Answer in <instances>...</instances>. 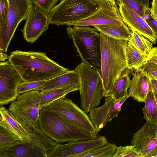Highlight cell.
I'll return each instance as SVG.
<instances>
[{
  "label": "cell",
  "mask_w": 157,
  "mask_h": 157,
  "mask_svg": "<svg viewBox=\"0 0 157 157\" xmlns=\"http://www.w3.org/2000/svg\"><path fill=\"white\" fill-rule=\"evenodd\" d=\"M8 59L21 76L22 82L47 80L69 70L44 52L17 50L11 52Z\"/></svg>",
  "instance_id": "6da1fadb"
},
{
  "label": "cell",
  "mask_w": 157,
  "mask_h": 157,
  "mask_svg": "<svg viewBox=\"0 0 157 157\" xmlns=\"http://www.w3.org/2000/svg\"><path fill=\"white\" fill-rule=\"evenodd\" d=\"M100 37V73L103 84V97H106L127 69L125 49L128 41L114 39L101 33Z\"/></svg>",
  "instance_id": "7a4b0ae2"
},
{
  "label": "cell",
  "mask_w": 157,
  "mask_h": 157,
  "mask_svg": "<svg viewBox=\"0 0 157 157\" xmlns=\"http://www.w3.org/2000/svg\"><path fill=\"white\" fill-rule=\"evenodd\" d=\"M38 127L43 132L59 143L91 140L98 135L82 129L47 106L40 111Z\"/></svg>",
  "instance_id": "3957f363"
},
{
  "label": "cell",
  "mask_w": 157,
  "mask_h": 157,
  "mask_svg": "<svg viewBox=\"0 0 157 157\" xmlns=\"http://www.w3.org/2000/svg\"><path fill=\"white\" fill-rule=\"evenodd\" d=\"M67 32L72 39L82 62L100 71L101 43L100 32L88 26L69 27Z\"/></svg>",
  "instance_id": "277c9868"
},
{
  "label": "cell",
  "mask_w": 157,
  "mask_h": 157,
  "mask_svg": "<svg viewBox=\"0 0 157 157\" xmlns=\"http://www.w3.org/2000/svg\"><path fill=\"white\" fill-rule=\"evenodd\" d=\"M78 73L80 108L89 113L100 104L103 86L100 71L82 62L75 67Z\"/></svg>",
  "instance_id": "5b68a950"
},
{
  "label": "cell",
  "mask_w": 157,
  "mask_h": 157,
  "mask_svg": "<svg viewBox=\"0 0 157 157\" xmlns=\"http://www.w3.org/2000/svg\"><path fill=\"white\" fill-rule=\"evenodd\" d=\"M100 4L94 0H61L48 14L50 24L73 25L95 12Z\"/></svg>",
  "instance_id": "8992f818"
},
{
  "label": "cell",
  "mask_w": 157,
  "mask_h": 157,
  "mask_svg": "<svg viewBox=\"0 0 157 157\" xmlns=\"http://www.w3.org/2000/svg\"><path fill=\"white\" fill-rule=\"evenodd\" d=\"M41 91L33 90L19 94L8 109L29 132L38 127Z\"/></svg>",
  "instance_id": "52a82bcc"
},
{
  "label": "cell",
  "mask_w": 157,
  "mask_h": 157,
  "mask_svg": "<svg viewBox=\"0 0 157 157\" xmlns=\"http://www.w3.org/2000/svg\"><path fill=\"white\" fill-rule=\"evenodd\" d=\"M31 140L0 149V157H47L59 143L43 132L39 127L30 132Z\"/></svg>",
  "instance_id": "ba28073f"
},
{
  "label": "cell",
  "mask_w": 157,
  "mask_h": 157,
  "mask_svg": "<svg viewBox=\"0 0 157 157\" xmlns=\"http://www.w3.org/2000/svg\"><path fill=\"white\" fill-rule=\"evenodd\" d=\"M46 106L82 129L98 134V132L86 112L71 99L65 97L52 102Z\"/></svg>",
  "instance_id": "9c48e42d"
},
{
  "label": "cell",
  "mask_w": 157,
  "mask_h": 157,
  "mask_svg": "<svg viewBox=\"0 0 157 157\" xmlns=\"http://www.w3.org/2000/svg\"><path fill=\"white\" fill-rule=\"evenodd\" d=\"M8 12L6 24L0 33V52H6L18 25L26 19L31 6V0H8Z\"/></svg>",
  "instance_id": "30bf717a"
},
{
  "label": "cell",
  "mask_w": 157,
  "mask_h": 157,
  "mask_svg": "<svg viewBox=\"0 0 157 157\" xmlns=\"http://www.w3.org/2000/svg\"><path fill=\"white\" fill-rule=\"evenodd\" d=\"M22 78L10 61L0 63V105H7L15 100Z\"/></svg>",
  "instance_id": "8fae6325"
},
{
  "label": "cell",
  "mask_w": 157,
  "mask_h": 157,
  "mask_svg": "<svg viewBox=\"0 0 157 157\" xmlns=\"http://www.w3.org/2000/svg\"><path fill=\"white\" fill-rule=\"evenodd\" d=\"M131 144L141 155V157L157 156V124L146 121L135 132Z\"/></svg>",
  "instance_id": "7c38bea8"
},
{
  "label": "cell",
  "mask_w": 157,
  "mask_h": 157,
  "mask_svg": "<svg viewBox=\"0 0 157 157\" xmlns=\"http://www.w3.org/2000/svg\"><path fill=\"white\" fill-rule=\"evenodd\" d=\"M49 24L48 15L35 4L32 5L21 30L24 39L29 43L34 42L48 29Z\"/></svg>",
  "instance_id": "4fadbf2b"
},
{
  "label": "cell",
  "mask_w": 157,
  "mask_h": 157,
  "mask_svg": "<svg viewBox=\"0 0 157 157\" xmlns=\"http://www.w3.org/2000/svg\"><path fill=\"white\" fill-rule=\"evenodd\" d=\"M108 143L105 136L98 135L93 139L70 142L65 144H59L49 152L47 157H78Z\"/></svg>",
  "instance_id": "5bb4252c"
},
{
  "label": "cell",
  "mask_w": 157,
  "mask_h": 157,
  "mask_svg": "<svg viewBox=\"0 0 157 157\" xmlns=\"http://www.w3.org/2000/svg\"><path fill=\"white\" fill-rule=\"evenodd\" d=\"M130 96L128 94L118 99L107 97L102 106L89 112L88 116L98 132L108 122L117 117L122 105Z\"/></svg>",
  "instance_id": "9a60e30c"
},
{
  "label": "cell",
  "mask_w": 157,
  "mask_h": 157,
  "mask_svg": "<svg viewBox=\"0 0 157 157\" xmlns=\"http://www.w3.org/2000/svg\"><path fill=\"white\" fill-rule=\"evenodd\" d=\"M117 5L101 3L98 8L88 17L75 23L73 26H101L124 24Z\"/></svg>",
  "instance_id": "2e32d148"
},
{
  "label": "cell",
  "mask_w": 157,
  "mask_h": 157,
  "mask_svg": "<svg viewBox=\"0 0 157 157\" xmlns=\"http://www.w3.org/2000/svg\"><path fill=\"white\" fill-rule=\"evenodd\" d=\"M123 21L131 31H135L148 39L153 44L157 41L156 37L144 18L127 6L117 4Z\"/></svg>",
  "instance_id": "e0dca14e"
},
{
  "label": "cell",
  "mask_w": 157,
  "mask_h": 157,
  "mask_svg": "<svg viewBox=\"0 0 157 157\" xmlns=\"http://www.w3.org/2000/svg\"><path fill=\"white\" fill-rule=\"evenodd\" d=\"M0 126L17 136L23 143L29 142L32 134L22 125L8 109L1 106Z\"/></svg>",
  "instance_id": "ac0fdd59"
},
{
  "label": "cell",
  "mask_w": 157,
  "mask_h": 157,
  "mask_svg": "<svg viewBox=\"0 0 157 157\" xmlns=\"http://www.w3.org/2000/svg\"><path fill=\"white\" fill-rule=\"evenodd\" d=\"M132 77L128 93L134 100L145 102L151 87L148 76L146 73L137 71L132 72Z\"/></svg>",
  "instance_id": "d6986e66"
},
{
  "label": "cell",
  "mask_w": 157,
  "mask_h": 157,
  "mask_svg": "<svg viewBox=\"0 0 157 157\" xmlns=\"http://www.w3.org/2000/svg\"><path fill=\"white\" fill-rule=\"evenodd\" d=\"M73 85H79L78 73L76 68L46 80L42 85L35 90L45 91Z\"/></svg>",
  "instance_id": "ffe728a7"
},
{
  "label": "cell",
  "mask_w": 157,
  "mask_h": 157,
  "mask_svg": "<svg viewBox=\"0 0 157 157\" xmlns=\"http://www.w3.org/2000/svg\"><path fill=\"white\" fill-rule=\"evenodd\" d=\"M79 85H73L45 91H41V98L39 109L41 110L52 102L64 98L68 93L79 90Z\"/></svg>",
  "instance_id": "44dd1931"
},
{
  "label": "cell",
  "mask_w": 157,
  "mask_h": 157,
  "mask_svg": "<svg viewBox=\"0 0 157 157\" xmlns=\"http://www.w3.org/2000/svg\"><path fill=\"white\" fill-rule=\"evenodd\" d=\"M100 33L117 39L129 41L132 37L131 31L125 23L122 25L95 26Z\"/></svg>",
  "instance_id": "7402d4cb"
},
{
  "label": "cell",
  "mask_w": 157,
  "mask_h": 157,
  "mask_svg": "<svg viewBox=\"0 0 157 157\" xmlns=\"http://www.w3.org/2000/svg\"><path fill=\"white\" fill-rule=\"evenodd\" d=\"M129 74V71H127L122 73L106 97L110 96L115 99H118L129 94L127 90L130 87L131 80Z\"/></svg>",
  "instance_id": "603a6c76"
},
{
  "label": "cell",
  "mask_w": 157,
  "mask_h": 157,
  "mask_svg": "<svg viewBox=\"0 0 157 157\" xmlns=\"http://www.w3.org/2000/svg\"><path fill=\"white\" fill-rule=\"evenodd\" d=\"M127 69H136L145 61L147 55L142 54L129 41L125 49Z\"/></svg>",
  "instance_id": "cb8c5ba5"
},
{
  "label": "cell",
  "mask_w": 157,
  "mask_h": 157,
  "mask_svg": "<svg viewBox=\"0 0 157 157\" xmlns=\"http://www.w3.org/2000/svg\"><path fill=\"white\" fill-rule=\"evenodd\" d=\"M145 103L144 106L142 109L144 118L146 121L157 124V104L152 85L147 95Z\"/></svg>",
  "instance_id": "d4e9b609"
},
{
  "label": "cell",
  "mask_w": 157,
  "mask_h": 157,
  "mask_svg": "<svg viewBox=\"0 0 157 157\" xmlns=\"http://www.w3.org/2000/svg\"><path fill=\"white\" fill-rule=\"evenodd\" d=\"M132 37L129 41L142 54L147 55L153 47V43L138 33L131 31Z\"/></svg>",
  "instance_id": "484cf974"
},
{
  "label": "cell",
  "mask_w": 157,
  "mask_h": 157,
  "mask_svg": "<svg viewBox=\"0 0 157 157\" xmlns=\"http://www.w3.org/2000/svg\"><path fill=\"white\" fill-rule=\"evenodd\" d=\"M117 147L115 144L108 143L103 146L81 154L78 157H113Z\"/></svg>",
  "instance_id": "4316f807"
},
{
  "label": "cell",
  "mask_w": 157,
  "mask_h": 157,
  "mask_svg": "<svg viewBox=\"0 0 157 157\" xmlns=\"http://www.w3.org/2000/svg\"><path fill=\"white\" fill-rule=\"evenodd\" d=\"M24 143L17 136L0 126V149Z\"/></svg>",
  "instance_id": "83f0119b"
},
{
  "label": "cell",
  "mask_w": 157,
  "mask_h": 157,
  "mask_svg": "<svg viewBox=\"0 0 157 157\" xmlns=\"http://www.w3.org/2000/svg\"><path fill=\"white\" fill-rule=\"evenodd\" d=\"M149 1L150 0H117L116 4L125 5L144 18L145 9L149 8Z\"/></svg>",
  "instance_id": "f1b7e54d"
},
{
  "label": "cell",
  "mask_w": 157,
  "mask_h": 157,
  "mask_svg": "<svg viewBox=\"0 0 157 157\" xmlns=\"http://www.w3.org/2000/svg\"><path fill=\"white\" fill-rule=\"evenodd\" d=\"M141 157L134 146L117 147L113 157Z\"/></svg>",
  "instance_id": "f546056e"
},
{
  "label": "cell",
  "mask_w": 157,
  "mask_h": 157,
  "mask_svg": "<svg viewBox=\"0 0 157 157\" xmlns=\"http://www.w3.org/2000/svg\"><path fill=\"white\" fill-rule=\"evenodd\" d=\"M136 70L146 73L150 79H157V64L152 61H145Z\"/></svg>",
  "instance_id": "4dcf8cb0"
},
{
  "label": "cell",
  "mask_w": 157,
  "mask_h": 157,
  "mask_svg": "<svg viewBox=\"0 0 157 157\" xmlns=\"http://www.w3.org/2000/svg\"><path fill=\"white\" fill-rule=\"evenodd\" d=\"M46 80H40L31 82L22 81L17 89L19 94L28 92L36 89L42 85Z\"/></svg>",
  "instance_id": "1f68e13d"
},
{
  "label": "cell",
  "mask_w": 157,
  "mask_h": 157,
  "mask_svg": "<svg viewBox=\"0 0 157 157\" xmlns=\"http://www.w3.org/2000/svg\"><path fill=\"white\" fill-rule=\"evenodd\" d=\"M9 6L8 0H0V33L3 30L6 24Z\"/></svg>",
  "instance_id": "d6a6232c"
},
{
  "label": "cell",
  "mask_w": 157,
  "mask_h": 157,
  "mask_svg": "<svg viewBox=\"0 0 157 157\" xmlns=\"http://www.w3.org/2000/svg\"><path fill=\"white\" fill-rule=\"evenodd\" d=\"M31 1L32 3L37 6L48 15L59 0H31Z\"/></svg>",
  "instance_id": "836d02e7"
},
{
  "label": "cell",
  "mask_w": 157,
  "mask_h": 157,
  "mask_svg": "<svg viewBox=\"0 0 157 157\" xmlns=\"http://www.w3.org/2000/svg\"><path fill=\"white\" fill-rule=\"evenodd\" d=\"M150 8H146L145 9L144 18L157 37V20L151 15L150 11Z\"/></svg>",
  "instance_id": "e575fe53"
},
{
  "label": "cell",
  "mask_w": 157,
  "mask_h": 157,
  "mask_svg": "<svg viewBox=\"0 0 157 157\" xmlns=\"http://www.w3.org/2000/svg\"><path fill=\"white\" fill-rule=\"evenodd\" d=\"M152 61L157 64V47L153 48L151 49L147 55L145 61Z\"/></svg>",
  "instance_id": "d590c367"
},
{
  "label": "cell",
  "mask_w": 157,
  "mask_h": 157,
  "mask_svg": "<svg viewBox=\"0 0 157 157\" xmlns=\"http://www.w3.org/2000/svg\"><path fill=\"white\" fill-rule=\"evenodd\" d=\"M150 11L151 15L157 20V0H152Z\"/></svg>",
  "instance_id": "8d00e7d4"
},
{
  "label": "cell",
  "mask_w": 157,
  "mask_h": 157,
  "mask_svg": "<svg viewBox=\"0 0 157 157\" xmlns=\"http://www.w3.org/2000/svg\"><path fill=\"white\" fill-rule=\"evenodd\" d=\"M149 79L153 88L157 92V79Z\"/></svg>",
  "instance_id": "74e56055"
},
{
  "label": "cell",
  "mask_w": 157,
  "mask_h": 157,
  "mask_svg": "<svg viewBox=\"0 0 157 157\" xmlns=\"http://www.w3.org/2000/svg\"><path fill=\"white\" fill-rule=\"evenodd\" d=\"M9 56L5 53L0 52V60L4 61L8 59Z\"/></svg>",
  "instance_id": "f35d334b"
},
{
  "label": "cell",
  "mask_w": 157,
  "mask_h": 157,
  "mask_svg": "<svg viewBox=\"0 0 157 157\" xmlns=\"http://www.w3.org/2000/svg\"><path fill=\"white\" fill-rule=\"evenodd\" d=\"M100 4L103 2H106L110 5L108 0H94Z\"/></svg>",
  "instance_id": "ab89813d"
},
{
  "label": "cell",
  "mask_w": 157,
  "mask_h": 157,
  "mask_svg": "<svg viewBox=\"0 0 157 157\" xmlns=\"http://www.w3.org/2000/svg\"><path fill=\"white\" fill-rule=\"evenodd\" d=\"M116 0H108L110 5L112 6H115L116 5Z\"/></svg>",
  "instance_id": "60d3db41"
},
{
  "label": "cell",
  "mask_w": 157,
  "mask_h": 157,
  "mask_svg": "<svg viewBox=\"0 0 157 157\" xmlns=\"http://www.w3.org/2000/svg\"><path fill=\"white\" fill-rule=\"evenodd\" d=\"M152 90L157 104V92L153 88Z\"/></svg>",
  "instance_id": "b9f144b4"
},
{
  "label": "cell",
  "mask_w": 157,
  "mask_h": 157,
  "mask_svg": "<svg viewBox=\"0 0 157 157\" xmlns=\"http://www.w3.org/2000/svg\"><path fill=\"white\" fill-rule=\"evenodd\" d=\"M157 39V37H156Z\"/></svg>",
  "instance_id": "7bdbcfd3"
},
{
  "label": "cell",
  "mask_w": 157,
  "mask_h": 157,
  "mask_svg": "<svg viewBox=\"0 0 157 157\" xmlns=\"http://www.w3.org/2000/svg\"><path fill=\"white\" fill-rule=\"evenodd\" d=\"M156 157H157V156Z\"/></svg>",
  "instance_id": "ee69618b"
}]
</instances>
